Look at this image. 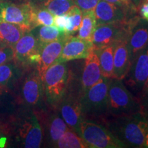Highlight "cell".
Masks as SVG:
<instances>
[{"label": "cell", "mask_w": 148, "mask_h": 148, "mask_svg": "<svg viewBox=\"0 0 148 148\" xmlns=\"http://www.w3.org/2000/svg\"><path fill=\"white\" fill-rule=\"evenodd\" d=\"M100 124L106 127L125 147H145L148 119L143 112L107 116Z\"/></svg>", "instance_id": "1"}, {"label": "cell", "mask_w": 148, "mask_h": 148, "mask_svg": "<svg viewBox=\"0 0 148 148\" xmlns=\"http://www.w3.org/2000/svg\"><path fill=\"white\" fill-rule=\"evenodd\" d=\"M110 79L102 76L82 95L81 104L84 120L100 124L108 116V87Z\"/></svg>", "instance_id": "2"}, {"label": "cell", "mask_w": 148, "mask_h": 148, "mask_svg": "<svg viewBox=\"0 0 148 148\" xmlns=\"http://www.w3.org/2000/svg\"><path fill=\"white\" fill-rule=\"evenodd\" d=\"M142 112L138 98L127 89L122 80L111 78L108 87V116L130 115Z\"/></svg>", "instance_id": "3"}, {"label": "cell", "mask_w": 148, "mask_h": 148, "mask_svg": "<svg viewBox=\"0 0 148 148\" xmlns=\"http://www.w3.org/2000/svg\"><path fill=\"white\" fill-rule=\"evenodd\" d=\"M69 74V64L66 62H56L44 73L42 81L45 101L49 108H58L67 88Z\"/></svg>", "instance_id": "4"}, {"label": "cell", "mask_w": 148, "mask_h": 148, "mask_svg": "<svg viewBox=\"0 0 148 148\" xmlns=\"http://www.w3.org/2000/svg\"><path fill=\"white\" fill-rule=\"evenodd\" d=\"M14 136L18 145L25 148H38L43 140L42 126L34 110L25 108L14 123Z\"/></svg>", "instance_id": "5"}, {"label": "cell", "mask_w": 148, "mask_h": 148, "mask_svg": "<svg viewBox=\"0 0 148 148\" xmlns=\"http://www.w3.org/2000/svg\"><path fill=\"white\" fill-rule=\"evenodd\" d=\"M81 91L78 85L68 82L67 88L57 109L69 129L79 135V125L84 120L81 104Z\"/></svg>", "instance_id": "6"}, {"label": "cell", "mask_w": 148, "mask_h": 148, "mask_svg": "<svg viewBox=\"0 0 148 148\" xmlns=\"http://www.w3.org/2000/svg\"><path fill=\"white\" fill-rule=\"evenodd\" d=\"M79 136L90 148H123L124 145L103 125L83 120L79 125Z\"/></svg>", "instance_id": "7"}, {"label": "cell", "mask_w": 148, "mask_h": 148, "mask_svg": "<svg viewBox=\"0 0 148 148\" xmlns=\"http://www.w3.org/2000/svg\"><path fill=\"white\" fill-rule=\"evenodd\" d=\"M21 93L25 108L35 112L44 110L42 105L45 100L42 81L36 69L25 75L22 82Z\"/></svg>", "instance_id": "8"}, {"label": "cell", "mask_w": 148, "mask_h": 148, "mask_svg": "<svg viewBox=\"0 0 148 148\" xmlns=\"http://www.w3.org/2000/svg\"><path fill=\"white\" fill-rule=\"evenodd\" d=\"M41 49L36 35L31 29L25 32L14 45L13 60L18 66L23 67L36 65Z\"/></svg>", "instance_id": "9"}, {"label": "cell", "mask_w": 148, "mask_h": 148, "mask_svg": "<svg viewBox=\"0 0 148 148\" xmlns=\"http://www.w3.org/2000/svg\"><path fill=\"white\" fill-rule=\"evenodd\" d=\"M148 79V47L133 59L130 67L122 82L136 97L143 90Z\"/></svg>", "instance_id": "10"}, {"label": "cell", "mask_w": 148, "mask_h": 148, "mask_svg": "<svg viewBox=\"0 0 148 148\" xmlns=\"http://www.w3.org/2000/svg\"><path fill=\"white\" fill-rule=\"evenodd\" d=\"M125 42L132 61L138 53L148 47V21L136 14L130 18L127 21Z\"/></svg>", "instance_id": "11"}, {"label": "cell", "mask_w": 148, "mask_h": 148, "mask_svg": "<svg viewBox=\"0 0 148 148\" xmlns=\"http://www.w3.org/2000/svg\"><path fill=\"white\" fill-rule=\"evenodd\" d=\"M127 21L97 25L92 34L91 41L95 49L114 45L120 41H125L127 34Z\"/></svg>", "instance_id": "12"}, {"label": "cell", "mask_w": 148, "mask_h": 148, "mask_svg": "<svg viewBox=\"0 0 148 148\" xmlns=\"http://www.w3.org/2000/svg\"><path fill=\"white\" fill-rule=\"evenodd\" d=\"M49 108L50 110L48 111L44 109L35 112L39 114V116H37L40 123H42V135H45L48 145L53 147L59 138L69 129V127L61 116L58 109Z\"/></svg>", "instance_id": "13"}, {"label": "cell", "mask_w": 148, "mask_h": 148, "mask_svg": "<svg viewBox=\"0 0 148 148\" xmlns=\"http://www.w3.org/2000/svg\"><path fill=\"white\" fill-rule=\"evenodd\" d=\"M32 4L29 2L14 3L0 2V21L20 25L27 31L32 27Z\"/></svg>", "instance_id": "14"}, {"label": "cell", "mask_w": 148, "mask_h": 148, "mask_svg": "<svg viewBox=\"0 0 148 148\" xmlns=\"http://www.w3.org/2000/svg\"><path fill=\"white\" fill-rule=\"evenodd\" d=\"M93 48L90 40L70 36L66 38L56 62H68L85 59Z\"/></svg>", "instance_id": "15"}, {"label": "cell", "mask_w": 148, "mask_h": 148, "mask_svg": "<svg viewBox=\"0 0 148 148\" xmlns=\"http://www.w3.org/2000/svg\"><path fill=\"white\" fill-rule=\"evenodd\" d=\"M80 75V90L82 95L86 90L95 84L102 77L97 53L93 48L84 59Z\"/></svg>", "instance_id": "16"}, {"label": "cell", "mask_w": 148, "mask_h": 148, "mask_svg": "<svg viewBox=\"0 0 148 148\" xmlns=\"http://www.w3.org/2000/svg\"><path fill=\"white\" fill-rule=\"evenodd\" d=\"M94 12L97 25L125 21L133 16L123 8L105 0H99Z\"/></svg>", "instance_id": "17"}, {"label": "cell", "mask_w": 148, "mask_h": 148, "mask_svg": "<svg viewBox=\"0 0 148 148\" xmlns=\"http://www.w3.org/2000/svg\"><path fill=\"white\" fill-rule=\"evenodd\" d=\"M68 37L69 36L64 37L60 39L49 42L42 47L40 51V59L36 65V69L41 79H42L44 73L48 68L56 62Z\"/></svg>", "instance_id": "18"}, {"label": "cell", "mask_w": 148, "mask_h": 148, "mask_svg": "<svg viewBox=\"0 0 148 148\" xmlns=\"http://www.w3.org/2000/svg\"><path fill=\"white\" fill-rule=\"evenodd\" d=\"M132 60L126 42L120 41L114 47L113 78L122 80L130 67Z\"/></svg>", "instance_id": "19"}, {"label": "cell", "mask_w": 148, "mask_h": 148, "mask_svg": "<svg viewBox=\"0 0 148 148\" xmlns=\"http://www.w3.org/2000/svg\"><path fill=\"white\" fill-rule=\"evenodd\" d=\"M28 32L20 25L0 21V47H14L20 38Z\"/></svg>", "instance_id": "20"}, {"label": "cell", "mask_w": 148, "mask_h": 148, "mask_svg": "<svg viewBox=\"0 0 148 148\" xmlns=\"http://www.w3.org/2000/svg\"><path fill=\"white\" fill-rule=\"evenodd\" d=\"M114 45L95 49L99 59L102 76L113 78L114 71Z\"/></svg>", "instance_id": "21"}, {"label": "cell", "mask_w": 148, "mask_h": 148, "mask_svg": "<svg viewBox=\"0 0 148 148\" xmlns=\"http://www.w3.org/2000/svg\"><path fill=\"white\" fill-rule=\"evenodd\" d=\"M18 66L14 60L0 65V95L8 90L13 84L18 73Z\"/></svg>", "instance_id": "22"}, {"label": "cell", "mask_w": 148, "mask_h": 148, "mask_svg": "<svg viewBox=\"0 0 148 148\" xmlns=\"http://www.w3.org/2000/svg\"><path fill=\"white\" fill-rule=\"evenodd\" d=\"M32 30L36 35L42 48L49 42L68 36L58 27L52 25H41L34 27Z\"/></svg>", "instance_id": "23"}, {"label": "cell", "mask_w": 148, "mask_h": 148, "mask_svg": "<svg viewBox=\"0 0 148 148\" xmlns=\"http://www.w3.org/2000/svg\"><path fill=\"white\" fill-rule=\"evenodd\" d=\"M53 147L88 148V145L79 135L69 128L59 138Z\"/></svg>", "instance_id": "24"}, {"label": "cell", "mask_w": 148, "mask_h": 148, "mask_svg": "<svg viewBox=\"0 0 148 148\" xmlns=\"http://www.w3.org/2000/svg\"><path fill=\"white\" fill-rule=\"evenodd\" d=\"M97 27L94 10L82 12V22L78 29V37L91 40L94 31Z\"/></svg>", "instance_id": "25"}, {"label": "cell", "mask_w": 148, "mask_h": 148, "mask_svg": "<svg viewBox=\"0 0 148 148\" xmlns=\"http://www.w3.org/2000/svg\"><path fill=\"white\" fill-rule=\"evenodd\" d=\"M32 4V3H31ZM32 27L41 25H53L54 15L39 5L32 4Z\"/></svg>", "instance_id": "26"}, {"label": "cell", "mask_w": 148, "mask_h": 148, "mask_svg": "<svg viewBox=\"0 0 148 148\" xmlns=\"http://www.w3.org/2000/svg\"><path fill=\"white\" fill-rule=\"evenodd\" d=\"M38 5L45 8L54 16H58L66 14L75 5V3L74 0H46Z\"/></svg>", "instance_id": "27"}, {"label": "cell", "mask_w": 148, "mask_h": 148, "mask_svg": "<svg viewBox=\"0 0 148 148\" xmlns=\"http://www.w3.org/2000/svg\"><path fill=\"white\" fill-rule=\"evenodd\" d=\"M66 14L69 16L70 19H71L72 25L73 27L74 34H75L80 27L81 22H82V11L77 5H75L70 9Z\"/></svg>", "instance_id": "28"}, {"label": "cell", "mask_w": 148, "mask_h": 148, "mask_svg": "<svg viewBox=\"0 0 148 148\" xmlns=\"http://www.w3.org/2000/svg\"><path fill=\"white\" fill-rule=\"evenodd\" d=\"M105 1L121 7L129 12L131 15H136L138 11L137 8L133 3L132 0H105Z\"/></svg>", "instance_id": "29"}, {"label": "cell", "mask_w": 148, "mask_h": 148, "mask_svg": "<svg viewBox=\"0 0 148 148\" xmlns=\"http://www.w3.org/2000/svg\"><path fill=\"white\" fill-rule=\"evenodd\" d=\"M138 99L142 107V112L147 116L148 119V79L145 86L138 95Z\"/></svg>", "instance_id": "30"}, {"label": "cell", "mask_w": 148, "mask_h": 148, "mask_svg": "<svg viewBox=\"0 0 148 148\" xmlns=\"http://www.w3.org/2000/svg\"><path fill=\"white\" fill-rule=\"evenodd\" d=\"M14 48L12 47H0V65L13 60Z\"/></svg>", "instance_id": "31"}, {"label": "cell", "mask_w": 148, "mask_h": 148, "mask_svg": "<svg viewBox=\"0 0 148 148\" xmlns=\"http://www.w3.org/2000/svg\"><path fill=\"white\" fill-rule=\"evenodd\" d=\"M99 1V0H74V3L82 12H84L94 10Z\"/></svg>", "instance_id": "32"}, {"label": "cell", "mask_w": 148, "mask_h": 148, "mask_svg": "<svg viewBox=\"0 0 148 148\" xmlns=\"http://www.w3.org/2000/svg\"><path fill=\"white\" fill-rule=\"evenodd\" d=\"M137 9L141 17L148 21V3L142 1Z\"/></svg>", "instance_id": "33"}, {"label": "cell", "mask_w": 148, "mask_h": 148, "mask_svg": "<svg viewBox=\"0 0 148 148\" xmlns=\"http://www.w3.org/2000/svg\"><path fill=\"white\" fill-rule=\"evenodd\" d=\"M5 141H6V138L3 136V134H1L0 132V147H4V145H5Z\"/></svg>", "instance_id": "34"}, {"label": "cell", "mask_w": 148, "mask_h": 148, "mask_svg": "<svg viewBox=\"0 0 148 148\" xmlns=\"http://www.w3.org/2000/svg\"><path fill=\"white\" fill-rule=\"evenodd\" d=\"M46 0H26L27 2H29L32 4L34 5H38L40 4V3H43L44 1H45Z\"/></svg>", "instance_id": "35"}, {"label": "cell", "mask_w": 148, "mask_h": 148, "mask_svg": "<svg viewBox=\"0 0 148 148\" xmlns=\"http://www.w3.org/2000/svg\"><path fill=\"white\" fill-rule=\"evenodd\" d=\"M142 1H143V0H132L133 3L136 5V7L137 8H138V5H139L140 4V3L142 2Z\"/></svg>", "instance_id": "36"}, {"label": "cell", "mask_w": 148, "mask_h": 148, "mask_svg": "<svg viewBox=\"0 0 148 148\" xmlns=\"http://www.w3.org/2000/svg\"><path fill=\"white\" fill-rule=\"evenodd\" d=\"M145 147H148V130H147V136H146V141H145Z\"/></svg>", "instance_id": "37"}, {"label": "cell", "mask_w": 148, "mask_h": 148, "mask_svg": "<svg viewBox=\"0 0 148 148\" xmlns=\"http://www.w3.org/2000/svg\"><path fill=\"white\" fill-rule=\"evenodd\" d=\"M145 1V2L148 3V0H143V1Z\"/></svg>", "instance_id": "38"}, {"label": "cell", "mask_w": 148, "mask_h": 148, "mask_svg": "<svg viewBox=\"0 0 148 148\" xmlns=\"http://www.w3.org/2000/svg\"><path fill=\"white\" fill-rule=\"evenodd\" d=\"M0 1H3V0H0Z\"/></svg>", "instance_id": "39"}]
</instances>
